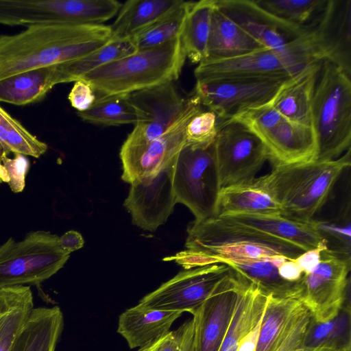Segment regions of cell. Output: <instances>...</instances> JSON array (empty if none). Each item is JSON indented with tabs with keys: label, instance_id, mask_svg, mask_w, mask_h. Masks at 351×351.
I'll return each instance as SVG.
<instances>
[{
	"label": "cell",
	"instance_id": "obj_1",
	"mask_svg": "<svg viewBox=\"0 0 351 351\" xmlns=\"http://www.w3.org/2000/svg\"><path fill=\"white\" fill-rule=\"evenodd\" d=\"M112 39L110 26L47 24L0 35V80L38 68L70 62Z\"/></svg>",
	"mask_w": 351,
	"mask_h": 351
},
{
	"label": "cell",
	"instance_id": "obj_2",
	"mask_svg": "<svg viewBox=\"0 0 351 351\" xmlns=\"http://www.w3.org/2000/svg\"><path fill=\"white\" fill-rule=\"evenodd\" d=\"M186 250L163 258L185 269L227 261L282 256L295 260L304 250L287 241L224 217L195 220L189 227Z\"/></svg>",
	"mask_w": 351,
	"mask_h": 351
},
{
	"label": "cell",
	"instance_id": "obj_3",
	"mask_svg": "<svg viewBox=\"0 0 351 351\" xmlns=\"http://www.w3.org/2000/svg\"><path fill=\"white\" fill-rule=\"evenodd\" d=\"M350 166V148L332 160L273 165L269 173L257 178L278 203L280 215L309 223L321 209L335 183Z\"/></svg>",
	"mask_w": 351,
	"mask_h": 351
},
{
	"label": "cell",
	"instance_id": "obj_4",
	"mask_svg": "<svg viewBox=\"0 0 351 351\" xmlns=\"http://www.w3.org/2000/svg\"><path fill=\"white\" fill-rule=\"evenodd\" d=\"M186 56L178 37L103 65L82 77L95 95L130 94L176 80Z\"/></svg>",
	"mask_w": 351,
	"mask_h": 351
},
{
	"label": "cell",
	"instance_id": "obj_5",
	"mask_svg": "<svg viewBox=\"0 0 351 351\" xmlns=\"http://www.w3.org/2000/svg\"><path fill=\"white\" fill-rule=\"evenodd\" d=\"M311 120L317 145L315 160H335L350 148V76L328 60L322 63L313 96Z\"/></svg>",
	"mask_w": 351,
	"mask_h": 351
},
{
	"label": "cell",
	"instance_id": "obj_6",
	"mask_svg": "<svg viewBox=\"0 0 351 351\" xmlns=\"http://www.w3.org/2000/svg\"><path fill=\"white\" fill-rule=\"evenodd\" d=\"M216 6L265 48L306 68L319 62L313 25L299 26L268 13L254 0H215Z\"/></svg>",
	"mask_w": 351,
	"mask_h": 351
},
{
	"label": "cell",
	"instance_id": "obj_7",
	"mask_svg": "<svg viewBox=\"0 0 351 351\" xmlns=\"http://www.w3.org/2000/svg\"><path fill=\"white\" fill-rule=\"evenodd\" d=\"M69 256L60 247L59 237L50 232H32L21 241L10 238L0 246V288L38 285L56 274Z\"/></svg>",
	"mask_w": 351,
	"mask_h": 351
},
{
	"label": "cell",
	"instance_id": "obj_8",
	"mask_svg": "<svg viewBox=\"0 0 351 351\" xmlns=\"http://www.w3.org/2000/svg\"><path fill=\"white\" fill-rule=\"evenodd\" d=\"M173 186L177 203L202 221L214 217L219 184L214 143L208 147L185 144L175 163Z\"/></svg>",
	"mask_w": 351,
	"mask_h": 351
},
{
	"label": "cell",
	"instance_id": "obj_9",
	"mask_svg": "<svg viewBox=\"0 0 351 351\" xmlns=\"http://www.w3.org/2000/svg\"><path fill=\"white\" fill-rule=\"evenodd\" d=\"M202 110V104L193 94L186 99L183 108L162 136L141 144L123 143L120 150L121 179L132 184L136 180L155 176L168 166L186 143L188 122Z\"/></svg>",
	"mask_w": 351,
	"mask_h": 351
},
{
	"label": "cell",
	"instance_id": "obj_10",
	"mask_svg": "<svg viewBox=\"0 0 351 351\" xmlns=\"http://www.w3.org/2000/svg\"><path fill=\"white\" fill-rule=\"evenodd\" d=\"M219 126L214 152L220 189L254 180L269 159L263 141L237 122H223Z\"/></svg>",
	"mask_w": 351,
	"mask_h": 351
},
{
	"label": "cell",
	"instance_id": "obj_11",
	"mask_svg": "<svg viewBox=\"0 0 351 351\" xmlns=\"http://www.w3.org/2000/svg\"><path fill=\"white\" fill-rule=\"evenodd\" d=\"M291 76L228 77L196 80L194 95L214 112L219 123L245 110L270 101Z\"/></svg>",
	"mask_w": 351,
	"mask_h": 351
},
{
	"label": "cell",
	"instance_id": "obj_12",
	"mask_svg": "<svg viewBox=\"0 0 351 351\" xmlns=\"http://www.w3.org/2000/svg\"><path fill=\"white\" fill-rule=\"evenodd\" d=\"M230 270L223 263L185 269L145 295L138 304L147 309L192 314Z\"/></svg>",
	"mask_w": 351,
	"mask_h": 351
},
{
	"label": "cell",
	"instance_id": "obj_13",
	"mask_svg": "<svg viewBox=\"0 0 351 351\" xmlns=\"http://www.w3.org/2000/svg\"><path fill=\"white\" fill-rule=\"evenodd\" d=\"M350 262L351 258L326 249L317 267L304 275L301 301L317 321L332 319L350 296Z\"/></svg>",
	"mask_w": 351,
	"mask_h": 351
},
{
	"label": "cell",
	"instance_id": "obj_14",
	"mask_svg": "<svg viewBox=\"0 0 351 351\" xmlns=\"http://www.w3.org/2000/svg\"><path fill=\"white\" fill-rule=\"evenodd\" d=\"M244 277L230 268L209 297L192 313L195 351H218L230 326Z\"/></svg>",
	"mask_w": 351,
	"mask_h": 351
},
{
	"label": "cell",
	"instance_id": "obj_15",
	"mask_svg": "<svg viewBox=\"0 0 351 351\" xmlns=\"http://www.w3.org/2000/svg\"><path fill=\"white\" fill-rule=\"evenodd\" d=\"M173 82H165L129 94L137 121L124 144L136 145L155 140L172 124L186 101Z\"/></svg>",
	"mask_w": 351,
	"mask_h": 351
},
{
	"label": "cell",
	"instance_id": "obj_16",
	"mask_svg": "<svg viewBox=\"0 0 351 351\" xmlns=\"http://www.w3.org/2000/svg\"><path fill=\"white\" fill-rule=\"evenodd\" d=\"M176 159L156 175L130 184L123 206L131 214L132 223L144 230L154 232L165 223L177 203L173 186Z\"/></svg>",
	"mask_w": 351,
	"mask_h": 351
},
{
	"label": "cell",
	"instance_id": "obj_17",
	"mask_svg": "<svg viewBox=\"0 0 351 351\" xmlns=\"http://www.w3.org/2000/svg\"><path fill=\"white\" fill-rule=\"evenodd\" d=\"M319 16L312 33L320 60L351 77V0H327Z\"/></svg>",
	"mask_w": 351,
	"mask_h": 351
},
{
	"label": "cell",
	"instance_id": "obj_18",
	"mask_svg": "<svg viewBox=\"0 0 351 351\" xmlns=\"http://www.w3.org/2000/svg\"><path fill=\"white\" fill-rule=\"evenodd\" d=\"M304 69L265 48L237 57L202 62L195 68L194 74L196 80L267 77L293 76Z\"/></svg>",
	"mask_w": 351,
	"mask_h": 351
},
{
	"label": "cell",
	"instance_id": "obj_19",
	"mask_svg": "<svg viewBox=\"0 0 351 351\" xmlns=\"http://www.w3.org/2000/svg\"><path fill=\"white\" fill-rule=\"evenodd\" d=\"M273 165H289L315 160L317 145L311 126L284 119L260 138Z\"/></svg>",
	"mask_w": 351,
	"mask_h": 351
},
{
	"label": "cell",
	"instance_id": "obj_20",
	"mask_svg": "<svg viewBox=\"0 0 351 351\" xmlns=\"http://www.w3.org/2000/svg\"><path fill=\"white\" fill-rule=\"evenodd\" d=\"M322 63L312 64L288 78L268 104L285 119L311 126V104Z\"/></svg>",
	"mask_w": 351,
	"mask_h": 351
},
{
	"label": "cell",
	"instance_id": "obj_21",
	"mask_svg": "<svg viewBox=\"0 0 351 351\" xmlns=\"http://www.w3.org/2000/svg\"><path fill=\"white\" fill-rule=\"evenodd\" d=\"M182 313L147 309L137 304L119 315L117 332L125 339L130 348H142L169 332Z\"/></svg>",
	"mask_w": 351,
	"mask_h": 351
},
{
	"label": "cell",
	"instance_id": "obj_22",
	"mask_svg": "<svg viewBox=\"0 0 351 351\" xmlns=\"http://www.w3.org/2000/svg\"><path fill=\"white\" fill-rule=\"evenodd\" d=\"M237 214L280 215V211L271 194L255 178L220 189L214 217Z\"/></svg>",
	"mask_w": 351,
	"mask_h": 351
},
{
	"label": "cell",
	"instance_id": "obj_23",
	"mask_svg": "<svg viewBox=\"0 0 351 351\" xmlns=\"http://www.w3.org/2000/svg\"><path fill=\"white\" fill-rule=\"evenodd\" d=\"M287 259L282 256H274L256 260L227 261L223 264L254 284L267 296L301 300L304 277L298 282H289L278 274V267Z\"/></svg>",
	"mask_w": 351,
	"mask_h": 351
},
{
	"label": "cell",
	"instance_id": "obj_24",
	"mask_svg": "<svg viewBox=\"0 0 351 351\" xmlns=\"http://www.w3.org/2000/svg\"><path fill=\"white\" fill-rule=\"evenodd\" d=\"M265 48L225 15L215 0L206 57L202 62L237 57Z\"/></svg>",
	"mask_w": 351,
	"mask_h": 351
},
{
	"label": "cell",
	"instance_id": "obj_25",
	"mask_svg": "<svg viewBox=\"0 0 351 351\" xmlns=\"http://www.w3.org/2000/svg\"><path fill=\"white\" fill-rule=\"evenodd\" d=\"M59 84L56 65L23 71L0 80V102L16 106L34 104Z\"/></svg>",
	"mask_w": 351,
	"mask_h": 351
},
{
	"label": "cell",
	"instance_id": "obj_26",
	"mask_svg": "<svg viewBox=\"0 0 351 351\" xmlns=\"http://www.w3.org/2000/svg\"><path fill=\"white\" fill-rule=\"evenodd\" d=\"M34 308L29 286L0 288V351H12Z\"/></svg>",
	"mask_w": 351,
	"mask_h": 351
},
{
	"label": "cell",
	"instance_id": "obj_27",
	"mask_svg": "<svg viewBox=\"0 0 351 351\" xmlns=\"http://www.w3.org/2000/svg\"><path fill=\"white\" fill-rule=\"evenodd\" d=\"M220 217L287 241L304 251L316 247L322 241L311 221L298 222L281 215L237 214Z\"/></svg>",
	"mask_w": 351,
	"mask_h": 351
},
{
	"label": "cell",
	"instance_id": "obj_28",
	"mask_svg": "<svg viewBox=\"0 0 351 351\" xmlns=\"http://www.w3.org/2000/svg\"><path fill=\"white\" fill-rule=\"evenodd\" d=\"M182 0H130L121 5L110 26L112 37L132 36L177 9Z\"/></svg>",
	"mask_w": 351,
	"mask_h": 351
},
{
	"label": "cell",
	"instance_id": "obj_29",
	"mask_svg": "<svg viewBox=\"0 0 351 351\" xmlns=\"http://www.w3.org/2000/svg\"><path fill=\"white\" fill-rule=\"evenodd\" d=\"M268 296L244 278L228 329L218 351H237L243 339L261 321Z\"/></svg>",
	"mask_w": 351,
	"mask_h": 351
},
{
	"label": "cell",
	"instance_id": "obj_30",
	"mask_svg": "<svg viewBox=\"0 0 351 351\" xmlns=\"http://www.w3.org/2000/svg\"><path fill=\"white\" fill-rule=\"evenodd\" d=\"M63 327L60 307L34 308L12 351H55Z\"/></svg>",
	"mask_w": 351,
	"mask_h": 351
},
{
	"label": "cell",
	"instance_id": "obj_31",
	"mask_svg": "<svg viewBox=\"0 0 351 351\" xmlns=\"http://www.w3.org/2000/svg\"><path fill=\"white\" fill-rule=\"evenodd\" d=\"M214 8L215 0L189 1L180 38L192 63L199 64L206 57Z\"/></svg>",
	"mask_w": 351,
	"mask_h": 351
},
{
	"label": "cell",
	"instance_id": "obj_32",
	"mask_svg": "<svg viewBox=\"0 0 351 351\" xmlns=\"http://www.w3.org/2000/svg\"><path fill=\"white\" fill-rule=\"evenodd\" d=\"M137 51L131 38H114L80 58L57 64L60 84L75 82L95 69Z\"/></svg>",
	"mask_w": 351,
	"mask_h": 351
},
{
	"label": "cell",
	"instance_id": "obj_33",
	"mask_svg": "<svg viewBox=\"0 0 351 351\" xmlns=\"http://www.w3.org/2000/svg\"><path fill=\"white\" fill-rule=\"evenodd\" d=\"M93 105L86 111L77 112L84 121L104 126L135 124L136 114L129 94L95 95Z\"/></svg>",
	"mask_w": 351,
	"mask_h": 351
},
{
	"label": "cell",
	"instance_id": "obj_34",
	"mask_svg": "<svg viewBox=\"0 0 351 351\" xmlns=\"http://www.w3.org/2000/svg\"><path fill=\"white\" fill-rule=\"evenodd\" d=\"M47 148L45 143L32 134L0 106V160L10 153L38 158L47 152Z\"/></svg>",
	"mask_w": 351,
	"mask_h": 351
},
{
	"label": "cell",
	"instance_id": "obj_35",
	"mask_svg": "<svg viewBox=\"0 0 351 351\" xmlns=\"http://www.w3.org/2000/svg\"><path fill=\"white\" fill-rule=\"evenodd\" d=\"M301 300L268 296L261 319L256 351H271L276 339Z\"/></svg>",
	"mask_w": 351,
	"mask_h": 351
},
{
	"label": "cell",
	"instance_id": "obj_36",
	"mask_svg": "<svg viewBox=\"0 0 351 351\" xmlns=\"http://www.w3.org/2000/svg\"><path fill=\"white\" fill-rule=\"evenodd\" d=\"M189 1L131 38L137 50L157 47L180 36Z\"/></svg>",
	"mask_w": 351,
	"mask_h": 351
},
{
	"label": "cell",
	"instance_id": "obj_37",
	"mask_svg": "<svg viewBox=\"0 0 351 351\" xmlns=\"http://www.w3.org/2000/svg\"><path fill=\"white\" fill-rule=\"evenodd\" d=\"M350 203L337 217L324 220L313 219L311 223L317 234L326 242L327 250L351 258V215Z\"/></svg>",
	"mask_w": 351,
	"mask_h": 351
},
{
	"label": "cell",
	"instance_id": "obj_38",
	"mask_svg": "<svg viewBox=\"0 0 351 351\" xmlns=\"http://www.w3.org/2000/svg\"><path fill=\"white\" fill-rule=\"evenodd\" d=\"M326 1L327 0L255 1L258 5L268 13L299 26H310L305 23L313 16L321 14Z\"/></svg>",
	"mask_w": 351,
	"mask_h": 351
},
{
	"label": "cell",
	"instance_id": "obj_39",
	"mask_svg": "<svg viewBox=\"0 0 351 351\" xmlns=\"http://www.w3.org/2000/svg\"><path fill=\"white\" fill-rule=\"evenodd\" d=\"M313 315L302 302L276 339L271 351H295L302 349V343Z\"/></svg>",
	"mask_w": 351,
	"mask_h": 351
},
{
	"label": "cell",
	"instance_id": "obj_40",
	"mask_svg": "<svg viewBox=\"0 0 351 351\" xmlns=\"http://www.w3.org/2000/svg\"><path fill=\"white\" fill-rule=\"evenodd\" d=\"M284 119L278 111L267 103L247 108L223 122L234 121L239 123L261 138L265 133L276 127Z\"/></svg>",
	"mask_w": 351,
	"mask_h": 351
},
{
	"label": "cell",
	"instance_id": "obj_41",
	"mask_svg": "<svg viewBox=\"0 0 351 351\" xmlns=\"http://www.w3.org/2000/svg\"><path fill=\"white\" fill-rule=\"evenodd\" d=\"M219 125V119L214 112L202 110L195 114L186 125L185 144L199 147L210 145L218 134Z\"/></svg>",
	"mask_w": 351,
	"mask_h": 351
},
{
	"label": "cell",
	"instance_id": "obj_42",
	"mask_svg": "<svg viewBox=\"0 0 351 351\" xmlns=\"http://www.w3.org/2000/svg\"><path fill=\"white\" fill-rule=\"evenodd\" d=\"M138 351H195V324L193 319L169 330L153 343Z\"/></svg>",
	"mask_w": 351,
	"mask_h": 351
},
{
	"label": "cell",
	"instance_id": "obj_43",
	"mask_svg": "<svg viewBox=\"0 0 351 351\" xmlns=\"http://www.w3.org/2000/svg\"><path fill=\"white\" fill-rule=\"evenodd\" d=\"M330 334L323 348L339 351L351 350V307L346 299L337 315L332 318Z\"/></svg>",
	"mask_w": 351,
	"mask_h": 351
},
{
	"label": "cell",
	"instance_id": "obj_44",
	"mask_svg": "<svg viewBox=\"0 0 351 351\" xmlns=\"http://www.w3.org/2000/svg\"><path fill=\"white\" fill-rule=\"evenodd\" d=\"M1 163L8 176V185L14 193L23 191L25 185V176L29 168V160L26 156L14 154V158L3 156Z\"/></svg>",
	"mask_w": 351,
	"mask_h": 351
},
{
	"label": "cell",
	"instance_id": "obj_45",
	"mask_svg": "<svg viewBox=\"0 0 351 351\" xmlns=\"http://www.w3.org/2000/svg\"><path fill=\"white\" fill-rule=\"evenodd\" d=\"M96 95L93 88L85 81H75L69 95L68 99L73 108L77 112L87 110L94 103Z\"/></svg>",
	"mask_w": 351,
	"mask_h": 351
},
{
	"label": "cell",
	"instance_id": "obj_46",
	"mask_svg": "<svg viewBox=\"0 0 351 351\" xmlns=\"http://www.w3.org/2000/svg\"><path fill=\"white\" fill-rule=\"evenodd\" d=\"M326 249V242L322 239L316 247L303 252L294 261L304 274H309L317 267L320 261L322 252Z\"/></svg>",
	"mask_w": 351,
	"mask_h": 351
},
{
	"label": "cell",
	"instance_id": "obj_47",
	"mask_svg": "<svg viewBox=\"0 0 351 351\" xmlns=\"http://www.w3.org/2000/svg\"><path fill=\"white\" fill-rule=\"evenodd\" d=\"M278 271L280 276L289 282H298L304 275L294 260H285L279 265Z\"/></svg>",
	"mask_w": 351,
	"mask_h": 351
},
{
	"label": "cell",
	"instance_id": "obj_48",
	"mask_svg": "<svg viewBox=\"0 0 351 351\" xmlns=\"http://www.w3.org/2000/svg\"><path fill=\"white\" fill-rule=\"evenodd\" d=\"M84 243V241L81 234L75 230L68 231L59 237L60 247L70 254L82 248Z\"/></svg>",
	"mask_w": 351,
	"mask_h": 351
},
{
	"label": "cell",
	"instance_id": "obj_49",
	"mask_svg": "<svg viewBox=\"0 0 351 351\" xmlns=\"http://www.w3.org/2000/svg\"><path fill=\"white\" fill-rule=\"evenodd\" d=\"M261 322L243 337L237 351H256Z\"/></svg>",
	"mask_w": 351,
	"mask_h": 351
},
{
	"label": "cell",
	"instance_id": "obj_50",
	"mask_svg": "<svg viewBox=\"0 0 351 351\" xmlns=\"http://www.w3.org/2000/svg\"><path fill=\"white\" fill-rule=\"evenodd\" d=\"M3 182H8V176L0 160V184Z\"/></svg>",
	"mask_w": 351,
	"mask_h": 351
},
{
	"label": "cell",
	"instance_id": "obj_51",
	"mask_svg": "<svg viewBox=\"0 0 351 351\" xmlns=\"http://www.w3.org/2000/svg\"><path fill=\"white\" fill-rule=\"evenodd\" d=\"M310 351H339V350H335L330 349L328 348H319L314 349V350H310Z\"/></svg>",
	"mask_w": 351,
	"mask_h": 351
},
{
	"label": "cell",
	"instance_id": "obj_52",
	"mask_svg": "<svg viewBox=\"0 0 351 351\" xmlns=\"http://www.w3.org/2000/svg\"><path fill=\"white\" fill-rule=\"evenodd\" d=\"M310 350H306V349H298L295 351H309Z\"/></svg>",
	"mask_w": 351,
	"mask_h": 351
}]
</instances>
